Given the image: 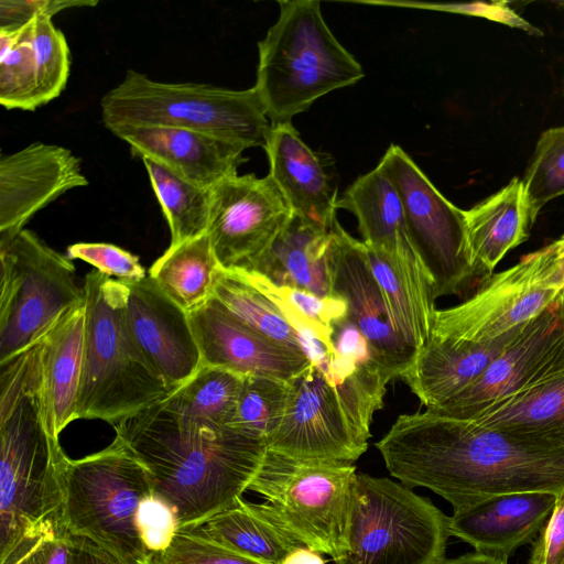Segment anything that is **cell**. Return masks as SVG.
<instances>
[{
  "label": "cell",
  "mask_w": 564,
  "mask_h": 564,
  "mask_svg": "<svg viewBox=\"0 0 564 564\" xmlns=\"http://www.w3.org/2000/svg\"><path fill=\"white\" fill-rule=\"evenodd\" d=\"M376 446L391 476L454 510L497 495L564 490V445L429 409L400 415Z\"/></svg>",
  "instance_id": "cell-1"
},
{
  "label": "cell",
  "mask_w": 564,
  "mask_h": 564,
  "mask_svg": "<svg viewBox=\"0 0 564 564\" xmlns=\"http://www.w3.org/2000/svg\"><path fill=\"white\" fill-rule=\"evenodd\" d=\"M147 468L153 495L176 514L178 530L197 525L241 498L268 444L234 426L193 427L160 403L113 425Z\"/></svg>",
  "instance_id": "cell-2"
},
{
  "label": "cell",
  "mask_w": 564,
  "mask_h": 564,
  "mask_svg": "<svg viewBox=\"0 0 564 564\" xmlns=\"http://www.w3.org/2000/svg\"><path fill=\"white\" fill-rule=\"evenodd\" d=\"M68 457L43 414L39 345L0 364V556L65 527Z\"/></svg>",
  "instance_id": "cell-3"
},
{
  "label": "cell",
  "mask_w": 564,
  "mask_h": 564,
  "mask_svg": "<svg viewBox=\"0 0 564 564\" xmlns=\"http://www.w3.org/2000/svg\"><path fill=\"white\" fill-rule=\"evenodd\" d=\"M86 329L76 419L112 426L162 402L172 390L130 332L123 282L91 270L84 280Z\"/></svg>",
  "instance_id": "cell-4"
},
{
  "label": "cell",
  "mask_w": 564,
  "mask_h": 564,
  "mask_svg": "<svg viewBox=\"0 0 564 564\" xmlns=\"http://www.w3.org/2000/svg\"><path fill=\"white\" fill-rule=\"evenodd\" d=\"M279 6L278 20L258 43L253 86L272 124L292 123L318 98L365 76L326 24L319 1H279Z\"/></svg>",
  "instance_id": "cell-5"
},
{
  "label": "cell",
  "mask_w": 564,
  "mask_h": 564,
  "mask_svg": "<svg viewBox=\"0 0 564 564\" xmlns=\"http://www.w3.org/2000/svg\"><path fill=\"white\" fill-rule=\"evenodd\" d=\"M388 382L380 367H364L334 383L310 364L290 381L285 413L268 447L299 459L352 463L368 448Z\"/></svg>",
  "instance_id": "cell-6"
},
{
  "label": "cell",
  "mask_w": 564,
  "mask_h": 564,
  "mask_svg": "<svg viewBox=\"0 0 564 564\" xmlns=\"http://www.w3.org/2000/svg\"><path fill=\"white\" fill-rule=\"evenodd\" d=\"M108 129L166 126L209 133L245 148L264 149L272 123L254 87L234 90L196 83H162L129 69L100 100Z\"/></svg>",
  "instance_id": "cell-7"
},
{
  "label": "cell",
  "mask_w": 564,
  "mask_h": 564,
  "mask_svg": "<svg viewBox=\"0 0 564 564\" xmlns=\"http://www.w3.org/2000/svg\"><path fill=\"white\" fill-rule=\"evenodd\" d=\"M151 495L147 468L116 436L99 452L68 459L64 523L73 535L90 539L130 564H148L137 514Z\"/></svg>",
  "instance_id": "cell-8"
},
{
  "label": "cell",
  "mask_w": 564,
  "mask_h": 564,
  "mask_svg": "<svg viewBox=\"0 0 564 564\" xmlns=\"http://www.w3.org/2000/svg\"><path fill=\"white\" fill-rule=\"evenodd\" d=\"M448 517L429 498L386 477L357 473L344 553L335 564H438Z\"/></svg>",
  "instance_id": "cell-9"
},
{
  "label": "cell",
  "mask_w": 564,
  "mask_h": 564,
  "mask_svg": "<svg viewBox=\"0 0 564 564\" xmlns=\"http://www.w3.org/2000/svg\"><path fill=\"white\" fill-rule=\"evenodd\" d=\"M0 364L36 346L66 313L85 304L73 261L35 232L0 237Z\"/></svg>",
  "instance_id": "cell-10"
},
{
  "label": "cell",
  "mask_w": 564,
  "mask_h": 564,
  "mask_svg": "<svg viewBox=\"0 0 564 564\" xmlns=\"http://www.w3.org/2000/svg\"><path fill=\"white\" fill-rule=\"evenodd\" d=\"M356 475L350 462L299 459L268 447L248 490L263 496L306 547L336 561L345 550Z\"/></svg>",
  "instance_id": "cell-11"
},
{
  "label": "cell",
  "mask_w": 564,
  "mask_h": 564,
  "mask_svg": "<svg viewBox=\"0 0 564 564\" xmlns=\"http://www.w3.org/2000/svg\"><path fill=\"white\" fill-rule=\"evenodd\" d=\"M564 294V271L553 243L485 279L463 303L435 310L427 338L482 344L514 330ZM426 338V339H427Z\"/></svg>",
  "instance_id": "cell-12"
},
{
  "label": "cell",
  "mask_w": 564,
  "mask_h": 564,
  "mask_svg": "<svg viewBox=\"0 0 564 564\" xmlns=\"http://www.w3.org/2000/svg\"><path fill=\"white\" fill-rule=\"evenodd\" d=\"M377 166L399 193L412 243L432 278L434 297L460 293L475 276L465 210L447 200L399 145L391 144Z\"/></svg>",
  "instance_id": "cell-13"
},
{
  "label": "cell",
  "mask_w": 564,
  "mask_h": 564,
  "mask_svg": "<svg viewBox=\"0 0 564 564\" xmlns=\"http://www.w3.org/2000/svg\"><path fill=\"white\" fill-rule=\"evenodd\" d=\"M562 299L520 327L471 386L440 408L429 410L469 419L492 403L564 371Z\"/></svg>",
  "instance_id": "cell-14"
},
{
  "label": "cell",
  "mask_w": 564,
  "mask_h": 564,
  "mask_svg": "<svg viewBox=\"0 0 564 564\" xmlns=\"http://www.w3.org/2000/svg\"><path fill=\"white\" fill-rule=\"evenodd\" d=\"M292 215L269 174H235L217 183L207 234L219 265L248 267L272 246Z\"/></svg>",
  "instance_id": "cell-15"
},
{
  "label": "cell",
  "mask_w": 564,
  "mask_h": 564,
  "mask_svg": "<svg viewBox=\"0 0 564 564\" xmlns=\"http://www.w3.org/2000/svg\"><path fill=\"white\" fill-rule=\"evenodd\" d=\"M327 262L332 296L346 302L348 317L369 341L388 380L403 378L416 350L395 333L391 324L367 247L346 232L338 220L329 231Z\"/></svg>",
  "instance_id": "cell-16"
},
{
  "label": "cell",
  "mask_w": 564,
  "mask_h": 564,
  "mask_svg": "<svg viewBox=\"0 0 564 564\" xmlns=\"http://www.w3.org/2000/svg\"><path fill=\"white\" fill-rule=\"evenodd\" d=\"M124 284L126 316L132 337L154 372L174 391L203 366L188 313L149 275Z\"/></svg>",
  "instance_id": "cell-17"
},
{
  "label": "cell",
  "mask_w": 564,
  "mask_h": 564,
  "mask_svg": "<svg viewBox=\"0 0 564 564\" xmlns=\"http://www.w3.org/2000/svg\"><path fill=\"white\" fill-rule=\"evenodd\" d=\"M337 208L354 214L362 242L384 256L404 282L434 305L433 281L412 243L399 193L378 166L345 191Z\"/></svg>",
  "instance_id": "cell-18"
},
{
  "label": "cell",
  "mask_w": 564,
  "mask_h": 564,
  "mask_svg": "<svg viewBox=\"0 0 564 564\" xmlns=\"http://www.w3.org/2000/svg\"><path fill=\"white\" fill-rule=\"evenodd\" d=\"M88 185L80 159L69 149L42 142L0 159V237L26 223L68 191Z\"/></svg>",
  "instance_id": "cell-19"
},
{
  "label": "cell",
  "mask_w": 564,
  "mask_h": 564,
  "mask_svg": "<svg viewBox=\"0 0 564 564\" xmlns=\"http://www.w3.org/2000/svg\"><path fill=\"white\" fill-rule=\"evenodd\" d=\"M188 318L203 365L283 381H291L310 366L303 352L249 328L212 296L188 312Z\"/></svg>",
  "instance_id": "cell-20"
},
{
  "label": "cell",
  "mask_w": 564,
  "mask_h": 564,
  "mask_svg": "<svg viewBox=\"0 0 564 564\" xmlns=\"http://www.w3.org/2000/svg\"><path fill=\"white\" fill-rule=\"evenodd\" d=\"M108 130L130 147L133 156L155 160L207 188L237 174L247 149L209 133L176 127L118 124Z\"/></svg>",
  "instance_id": "cell-21"
},
{
  "label": "cell",
  "mask_w": 564,
  "mask_h": 564,
  "mask_svg": "<svg viewBox=\"0 0 564 564\" xmlns=\"http://www.w3.org/2000/svg\"><path fill=\"white\" fill-rule=\"evenodd\" d=\"M560 494L525 491L497 495L454 510L449 534L476 552L508 561L519 547L533 542L550 518Z\"/></svg>",
  "instance_id": "cell-22"
},
{
  "label": "cell",
  "mask_w": 564,
  "mask_h": 564,
  "mask_svg": "<svg viewBox=\"0 0 564 564\" xmlns=\"http://www.w3.org/2000/svg\"><path fill=\"white\" fill-rule=\"evenodd\" d=\"M264 150L270 172L292 213L329 231L336 219L337 188L325 165L292 123L272 124Z\"/></svg>",
  "instance_id": "cell-23"
},
{
  "label": "cell",
  "mask_w": 564,
  "mask_h": 564,
  "mask_svg": "<svg viewBox=\"0 0 564 564\" xmlns=\"http://www.w3.org/2000/svg\"><path fill=\"white\" fill-rule=\"evenodd\" d=\"M86 329L82 304L62 316L39 343L43 414L50 434L58 440L76 419Z\"/></svg>",
  "instance_id": "cell-24"
},
{
  "label": "cell",
  "mask_w": 564,
  "mask_h": 564,
  "mask_svg": "<svg viewBox=\"0 0 564 564\" xmlns=\"http://www.w3.org/2000/svg\"><path fill=\"white\" fill-rule=\"evenodd\" d=\"M519 328L482 344L427 338L402 379L423 405L440 408L471 386Z\"/></svg>",
  "instance_id": "cell-25"
},
{
  "label": "cell",
  "mask_w": 564,
  "mask_h": 564,
  "mask_svg": "<svg viewBox=\"0 0 564 564\" xmlns=\"http://www.w3.org/2000/svg\"><path fill=\"white\" fill-rule=\"evenodd\" d=\"M181 530L262 564H282L291 552L306 547L267 502L252 503L242 497L204 522Z\"/></svg>",
  "instance_id": "cell-26"
},
{
  "label": "cell",
  "mask_w": 564,
  "mask_h": 564,
  "mask_svg": "<svg viewBox=\"0 0 564 564\" xmlns=\"http://www.w3.org/2000/svg\"><path fill=\"white\" fill-rule=\"evenodd\" d=\"M329 231L293 214L272 246L241 269L257 272L279 285L332 296L327 262Z\"/></svg>",
  "instance_id": "cell-27"
},
{
  "label": "cell",
  "mask_w": 564,
  "mask_h": 564,
  "mask_svg": "<svg viewBox=\"0 0 564 564\" xmlns=\"http://www.w3.org/2000/svg\"><path fill=\"white\" fill-rule=\"evenodd\" d=\"M467 241L475 276L492 275L508 251L530 236L523 204L522 180L513 177L505 187L465 210Z\"/></svg>",
  "instance_id": "cell-28"
},
{
  "label": "cell",
  "mask_w": 564,
  "mask_h": 564,
  "mask_svg": "<svg viewBox=\"0 0 564 564\" xmlns=\"http://www.w3.org/2000/svg\"><path fill=\"white\" fill-rule=\"evenodd\" d=\"M465 420L564 445V371L497 401Z\"/></svg>",
  "instance_id": "cell-29"
},
{
  "label": "cell",
  "mask_w": 564,
  "mask_h": 564,
  "mask_svg": "<svg viewBox=\"0 0 564 564\" xmlns=\"http://www.w3.org/2000/svg\"><path fill=\"white\" fill-rule=\"evenodd\" d=\"M242 383L243 376L237 372L203 365L160 404L181 424L221 430L232 426Z\"/></svg>",
  "instance_id": "cell-30"
},
{
  "label": "cell",
  "mask_w": 564,
  "mask_h": 564,
  "mask_svg": "<svg viewBox=\"0 0 564 564\" xmlns=\"http://www.w3.org/2000/svg\"><path fill=\"white\" fill-rule=\"evenodd\" d=\"M220 268L206 232L170 246L151 265L149 276L188 313L210 299Z\"/></svg>",
  "instance_id": "cell-31"
},
{
  "label": "cell",
  "mask_w": 564,
  "mask_h": 564,
  "mask_svg": "<svg viewBox=\"0 0 564 564\" xmlns=\"http://www.w3.org/2000/svg\"><path fill=\"white\" fill-rule=\"evenodd\" d=\"M141 161L167 221L170 246H177L206 234L212 188L187 181L155 160L143 158Z\"/></svg>",
  "instance_id": "cell-32"
},
{
  "label": "cell",
  "mask_w": 564,
  "mask_h": 564,
  "mask_svg": "<svg viewBox=\"0 0 564 564\" xmlns=\"http://www.w3.org/2000/svg\"><path fill=\"white\" fill-rule=\"evenodd\" d=\"M212 297L249 328L302 352L293 328L280 310L243 275L240 269L220 268Z\"/></svg>",
  "instance_id": "cell-33"
},
{
  "label": "cell",
  "mask_w": 564,
  "mask_h": 564,
  "mask_svg": "<svg viewBox=\"0 0 564 564\" xmlns=\"http://www.w3.org/2000/svg\"><path fill=\"white\" fill-rule=\"evenodd\" d=\"M243 275L280 310L294 333L310 329L334 347L333 326L347 317V304L339 297H322L306 290L279 285L263 275L241 268Z\"/></svg>",
  "instance_id": "cell-34"
},
{
  "label": "cell",
  "mask_w": 564,
  "mask_h": 564,
  "mask_svg": "<svg viewBox=\"0 0 564 564\" xmlns=\"http://www.w3.org/2000/svg\"><path fill=\"white\" fill-rule=\"evenodd\" d=\"M367 251L391 324L395 333L417 352L429 336L435 307L404 282L384 256L368 247Z\"/></svg>",
  "instance_id": "cell-35"
},
{
  "label": "cell",
  "mask_w": 564,
  "mask_h": 564,
  "mask_svg": "<svg viewBox=\"0 0 564 564\" xmlns=\"http://www.w3.org/2000/svg\"><path fill=\"white\" fill-rule=\"evenodd\" d=\"M522 185L525 214L532 228L543 206L564 195V126L540 135Z\"/></svg>",
  "instance_id": "cell-36"
},
{
  "label": "cell",
  "mask_w": 564,
  "mask_h": 564,
  "mask_svg": "<svg viewBox=\"0 0 564 564\" xmlns=\"http://www.w3.org/2000/svg\"><path fill=\"white\" fill-rule=\"evenodd\" d=\"M290 394V381L243 376L232 426L267 442L282 423Z\"/></svg>",
  "instance_id": "cell-37"
},
{
  "label": "cell",
  "mask_w": 564,
  "mask_h": 564,
  "mask_svg": "<svg viewBox=\"0 0 564 564\" xmlns=\"http://www.w3.org/2000/svg\"><path fill=\"white\" fill-rule=\"evenodd\" d=\"M31 43L34 51L39 107L58 97L66 87L70 52L63 32L52 18L37 14L32 20Z\"/></svg>",
  "instance_id": "cell-38"
},
{
  "label": "cell",
  "mask_w": 564,
  "mask_h": 564,
  "mask_svg": "<svg viewBox=\"0 0 564 564\" xmlns=\"http://www.w3.org/2000/svg\"><path fill=\"white\" fill-rule=\"evenodd\" d=\"M31 34L32 21L18 29L13 45L0 56V104L6 109L34 110L39 107Z\"/></svg>",
  "instance_id": "cell-39"
},
{
  "label": "cell",
  "mask_w": 564,
  "mask_h": 564,
  "mask_svg": "<svg viewBox=\"0 0 564 564\" xmlns=\"http://www.w3.org/2000/svg\"><path fill=\"white\" fill-rule=\"evenodd\" d=\"M148 564H262L213 541L178 530L163 551L151 553Z\"/></svg>",
  "instance_id": "cell-40"
},
{
  "label": "cell",
  "mask_w": 564,
  "mask_h": 564,
  "mask_svg": "<svg viewBox=\"0 0 564 564\" xmlns=\"http://www.w3.org/2000/svg\"><path fill=\"white\" fill-rule=\"evenodd\" d=\"M70 260H82L112 279L132 283L147 276L145 269L135 254L107 242H77L67 247Z\"/></svg>",
  "instance_id": "cell-41"
},
{
  "label": "cell",
  "mask_w": 564,
  "mask_h": 564,
  "mask_svg": "<svg viewBox=\"0 0 564 564\" xmlns=\"http://www.w3.org/2000/svg\"><path fill=\"white\" fill-rule=\"evenodd\" d=\"M72 536L65 527L28 536L0 556V564H66Z\"/></svg>",
  "instance_id": "cell-42"
},
{
  "label": "cell",
  "mask_w": 564,
  "mask_h": 564,
  "mask_svg": "<svg viewBox=\"0 0 564 564\" xmlns=\"http://www.w3.org/2000/svg\"><path fill=\"white\" fill-rule=\"evenodd\" d=\"M137 525L150 554L165 550L178 531V521L173 509L154 495L144 498L140 503Z\"/></svg>",
  "instance_id": "cell-43"
},
{
  "label": "cell",
  "mask_w": 564,
  "mask_h": 564,
  "mask_svg": "<svg viewBox=\"0 0 564 564\" xmlns=\"http://www.w3.org/2000/svg\"><path fill=\"white\" fill-rule=\"evenodd\" d=\"M94 0H1L0 30H17L28 24L37 14L51 18L70 8L95 7Z\"/></svg>",
  "instance_id": "cell-44"
},
{
  "label": "cell",
  "mask_w": 564,
  "mask_h": 564,
  "mask_svg": "<svg viewBox=\"0 0 564 564\" xmlns=\"http://www.w3.org/2000/svg\"><path fill=\"white\" fill-rule=\"evenodd\" d=\"M528 564H564V490L533 541Z\"/></svg>",
  "instance_id": "cell-45"
},
{
  "label": "cell",
  "mask_w": 564,
  "mask_h": 564,
  "mask_svg": "<svg viewBox=\"0 0 564 564\" xmlns=\"http://www.w3.org/2000/svg\"><path fill=\"white\" fill-rule=\"evenodd\" d=\"M333 329L332 340L339 356L350 359L360 366L381 367L369 341L348 315L335 323Z\"/></svg>",
  "instance_id": "cell-46"
},
{
  "label": "cell",
  "mask_w": 564,
  "mask_h": 564,
  "mask_svg": "<svg viewBox=\"0 0 564 564\" xmlns=\"http://www.w3.org/2000/svg\"><path fill=\"white\" fill-rule=\"evenodd\" d=\"M66 564H130L90 539L73 535Z\"/></svg>",
  "instance_id": "cell-47"
},
{
  "label": "cell",
  "mask_w": 564,
  "mask_h": 564,
  "mask_svg": "<svg viewBox=\"0 0 564 564\" xmlns=\"http://www.w3.org/2000/svg\"><path fill=\"white\" fill-rule=\"evenodd\" d=\"M438 564H508V561L474 551L454 558L445 557Z\"/></svg>",
  "instance_id": "cell-48"
},
{
  "label": "cell",
  "mask_w": 564,
  "mask_h": 564,
  "mask_svg": "<svg viewBox=\"0 0 564 564\" xmlns=\"http://www.w3.org/2000/svg\"><path fill=\"white\" fill-rule=\"evenodd\" d=\"M282 564H325L322 553L308 547H299L291 552Z\"/></svg>",
  "instance_id": "cell-49"
},
{
  "label": "cell",
  "mask_w": 564,
  "mask_h": 564,
  "mask_svg": "<svg viewBox=\"0 0 564 564\" xmlns=\"http://www.w3.org/2000/svg\"><path fill=\"white\" fill-rule=\"evenodd\" d=\"M555 247V250L558 254L563 271H564V235L557 240L552 242Z\"/></svg>",
  "instance_id": "cell-50"
},
{
  "label": "cell",
  "mask_w": 564,
  "mask_h": 564,
  "mask_svg": "<svg viewBox=\"0 0 564 564\" xmlns=\"http://www.w3.org/2000/svg\"><path fill=\"white\" fill-rule=\"evenodd\" d=\"M562 303H563V307H564V294H563Z\"/></svg>",
  "instance_id": "cell-51"
}]
</instances>
